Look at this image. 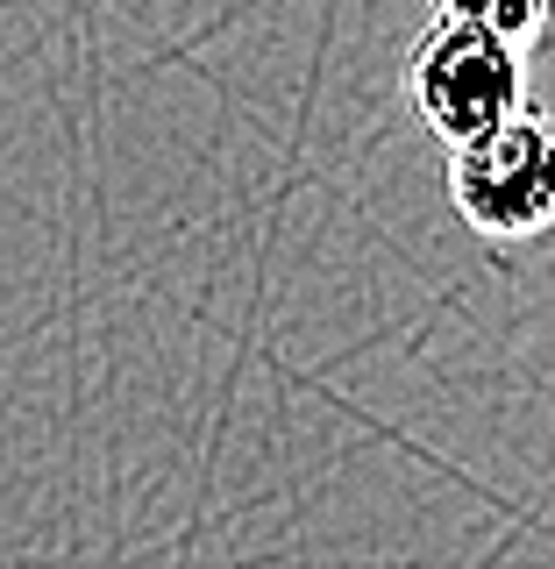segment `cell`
<instances>
[{
	"mask_svg": "<svg viewBox=\"0 0 555 569\" xmlns=\"http://www.w3.org/2000/svg\"><path fill=\"white\" fill-rule=\"evenodd\" d=\"M442 14L477 22V29L506 36V43H527V36L548 22V0H442Z\"/></svg>",
	"mask_w": 555,
	"mask_h": 569,
	"instance_id": "obj_3",
	"label": "cell"
},
{
	"mask_svg": "<svg viewBox=\"0 0 555 569\" xmlns=\"http://www.w3.org/2000/svg\"><path fill=\"white\" fill-rule=\"evenodd\" d=\"M449 200L485 242H534L555 228V121L513 114L449 150Z\"/></svg>",
	"mask_w": 555,
	"mask_h": 569,
	"instance_id": "obj_2",
	"label": "cell"
},
{
	"mask_svg": "<svg viewBox=\"0 0 555 569\" xmlns=\"http://www.w3.org/2000/svg\"><path fill=\"white\" fill-rule=\"evenodd\" d=\"M406 100H414L420 129L442 136L449 150H456V142L492 136L498 121H513L527 107L521 43L442 14V22L420 29L414 50H406Z\"/></svg>",
	"mask_w": 555,
	"mask_h": 569,
	"instance_id": "obj_1",
	"label": "cell"
}]
</instances>
